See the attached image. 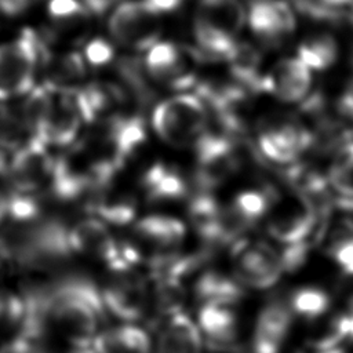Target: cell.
Instances as JSON below:
<instances>
[{"mask_svg":"<svg viewBox=\"0 0 353 353\" xmlns=\"http://www.w3.org/2000/svg\"><path fill=\"white\" fill-rule=\"evenodd\" d=\"M203 341L199 325L179 307L165 312L160 324L154 353H201Z\"/></svg>","mask_w":353,"mask_h":353,"instance_id":"cell-16","label":"cell"},{"mask_svg":"<svg viewBox=\"0 0 353 353\" xmlns=\"http://www.w3.org/2000/svg\"><path fill=\"white\" fill-rule=\"evenodd\" d=\"M159 17L142 0H125L110 12L108 29L119 44L134 50H148L159 41Z\"/></svg>","mask_w":353,"mask_h":353,"instance_id":"cell-9","label":"cell"},{"mask_svg":"<svg viewBox=\"0 0 353 353\" xmlns=\"http://www.w3.org/2000/svg\"><path fill=\"white\" fill-rule=\"evenodd\" d=\"M145 69L152 79L174 88L193 83L189 54L170 41H157L146 50Z\"/></svg>","mask_w":353,"mask_h":353,"instance_id":"cell-15","label":"cell"},{"mask_svg":"<svg viewBox=\"0 0 353 353\" xmlns=\"http://www.w3.org/2000/svg\"><path fill=\"white\" fill-rule=\"evenodd\" d=\"M208 106L200 95L176 94L161 101L152 113L154 132L168 145L183 148L197 143L207 132Z\"/></svg>","mask_w":353,"mask_h":353,"instance_id":"cell-3","label":"cell"},{"mask_svg":"<svg viewBox=\"0 0 353 353\" xmlns=\"http://www.w3.org/2000/svg\"><path fill=\"white\" fill-rule=\"evenodd\" d=\"M266 216L269 234L283 245L307 243L317 223V212L310 199L298 190L277 197Z\"/></svg>","mask_w":353,"mask_h":353,"instance_id":"cell-7","label":"cell"},{"mask_svg":"<svg viewBox=\"0 0 353 353\" xmlns=\"http://www.w3.org/2000/svg\"><path fill=\"white\" fill-rule=\"evenodd\" d=\"M313 142V135L299 123L279 121L261 128L258 134L259 152L280 164L296 160Z\"/></svg>","mask_w":353,"mask_h":353,"instance_id":"cell-13","label":"cell"},{"mask_svg":"<svg viewBox=\"0 0 353 353\" xmlns=\"http://www.w3.org/2000/svg\"><path fill=\"white\" fill-rule=\"evenodd\" d=\"M112 182L95 190L91 208L103 223L127 225L135 219L137 199L124 189H113Z\"/></svg>","mask_w":353,"mask_h":353,"instance_id":"cell-20","label":"cell"},{"mask_svg":"<svg viewBox=\"0 0 353 353\" xmlns=\"http://www.w3.org/2000/svg\"><path fill=\"white\" fill-rule=\"evenodd\" d=\"M196 182L203 192L223 185L241 165L240 154L229 135L207 131L196 143Z\"/></svg>","mask_w":353,"mask_h":353,"instance_id":"cell-8","label":"cell"},{"mask_svg":"<svg viewBox=\"0 0 353 353\" xmlns=\"http://www.w3.org/2000/svg\"><path fill=\"white\" fill-rule=\"evenodd\" d=\"M197 323L200 332L215 343H229L237 335L239 319L233 305L201 303Z\"/></svg>","mask_w":353,"mask_h":353,"instance_id":"cell-24","label":"cell"},{"mask_svg":"<svg viewBox=\"0 0 353 353\" xmlns=\"http://www.w3.org/2000/svg\"><path fill=\"white\" fill-rule=\"evenodd\" d=\"M141 183L142 190L150 201H174L186 193V182L181 172L160 161L148 167Z\"/></svg>","mask_w":353,"mask_h":353,"instance_id":"cell-23","label":"cell"},{"mask_svg":"<svg viewBox=\"0 0 353 353\" xmlns=\"http://www.w3.org/2000/svg\"><path fill=\"white\" fill-rule=\"evenodd\" d=\"M276 199L277 194L269 188L240 190L230 204L225 207L226 222L233 237L266 216Z\"/></svg>","mask_w":353,"mask_h":353,"instance_id":"cell-19","label":"cell"},{"mask_svg":"<svg viewBox=\"0 0 353 353\" xmlns=\"http://www.w3.org/2000/svg\"><path fill=\"white\" fill-rule=\"evenodd\" d=\"M43 68L47 72L44 83L61 88H73V84L85 76V58L76 51L62 55H47Z\"/></svg>","mask_w":353,"mask_h":353,"instance_id":"cell-28","label":"cell"},{"mask_svg":"<svg viewBox=\"0 0 353 353\" xmlns=\"http://www.w3.org/2000/svg\"><path fill=\"white\" fill-rule=\"evenodd\" d=\"M245 22L247 11L239 0H200L194 17V37L203 55L214 61H229Z\"/></svg>","mask_w":353,"mask_h":353,"instance_id":"cell-2","label":"cell"},{"mask_svg":"<svg viewBox=\"0 0 353 353\" xmlns=\"http://www.w3.org/2000/svg\"><path fill=\"white\" fill-rule=\"evenodd\" d=\"M54 164L55 159L48 153V146L33 138L12 153L4 174L17 193L30 196L51 183Z\"/></svg>","mask_w":353,"mask_h":353,"instance_id":"cell-11","label":"cell"},{"mask_svg":"<svg viewBox=\"0 0 353 353\" xmlns=\"http://www.w3.org/2000/svg\"><path fill=\"white\" fill-rule=\"evenodd\" d=\"M325 254L345 272L353 277V218L339 216L327 222L320 232Z\"/></svg>","mask_w":353,"mask_h":353,"instance_id":"cell-22","label":"cell"},{"mask_svg":"<svg viewBox=\"0 0 353 353\" xmlns=\"http://www.w3.org/2000/svg\"><path fill=\"white\" fill-rule=\"evenodd\" d=\"M25 312H26V307H23V305L19 301L0 294V320L8 316L15 319L22 316Z\"/></svg>","mask_w":353,"mask_h":353,"instance_id":"cell-32","label":"cell"},{"mask_svg":"<svg viewBox=\"0 0 353 353\" xmlns=\"http://www.w3.org/2000/svg\"><path fill=\"white\" fill-rule=\"evenodd\" d=\"M10 211V197L0 192V225L7 219Z\"/></svg>","mask_w":353,"mask_h":353,"instance_id":"cell-36","label":"cell"},{"mask_svg":"<svg viewBox=\"0 0 353 353\" xmlns=\"http://www.w3.org/2000/svg\"><path fill=\"white\" fill-rule=\"evenodd\" d=\"M314 1L335 12H341L346 7H353V0H314Z\"/></svg>","mask_w":353,"mask_h":353,"instance_id":"cell-35","label":"cell"},{"mask_svg":"<svg viewBox=\"0 0 353 353\" xmlns=\"http://www.w3.org/2000/svg\"><path fill=\"white\" fill-rule=\"evenodd\" d=\"M330 185L336 194V203L353 212V142L341 146L328 175Z\"/></svg>","mask_w":353,"mask_h":353,"instance_id":"cell-26","label":"cell"},{"mask_svg":"<svg viewBox=\"0 0 353 353\" xmlns=\"http://www.w3.org/2000/svg\"><path fill=\"white\" fill-rule=\"evenodd\" d=\"M37 307L44 323L74 349L91 346L106 310L102 294L80 279L59 285Z\"/></svg>","mask_w":353,"mask_h":353,"instance_id":"cell-1","label":"cell"},{"mask_svg":"<svg viewBox=\"0 0 353 353\" xmlns=\"http://www.w3.org/2000/svg\"><path fill=\"white\" fill-rule=\"evenodd\" d=\"M312 85V70L299 58H284L265 74L262 90L283 102L302 101Z\"/></svg>","mask_w":353,"mask_h":353,"instance_id":"cell-17","label":"cell"},{"mask_svg":"<svg viewBox=\"0 0 353 353\" xmlns=\"http://www.w3.org/2000/svg\"><path fill=\"white\" fill-rule=\"evenodd\" d=\"M234 277L255 290L274 285L284 272L280 252L262 241L241 240L232 250Z\"/></svg>","mask_w":353,"mask_h":353,"instance_id":"cell-10","label":"cell"},{"mask_svg":"<svg viewBox=\"0 0 353 353\" xmlns=\"http://www.w3.org/2000/svg\"><path fill=\"white\" fill-rule=\"evenodd\" d=\"M32 0H0V11L8 17H17L25 12Z\"/></svg>","mask_w":353,"mask_h":353,"instance_id":"cell-33","label":"cell"},{"mask_svg":"<svg viewBox=\"0 0 353 353\" xmlns=\"http://www.w3.org/2000/svg\"><path fill=\"white\" fill-rule=\"evenodd\" d=\"M247 22L252 33L269 46L283 43L296 28L291 6L283 0L252 1L247 11Z\"/></svg>","mask_w":353,"mask_h":353,"instance_id":"cell-14","label":"cell"},{"mask_svg":"<svg viewBox=\"0 0 353 353\" xmlns=\"http://www.w3.org/2000/svg\"><path fill=\"white\" fill-rule=\"evenodd\" d=\"M186 237L185 225L168 215H148L138 219L131 232L130 247L139 261L150 258L154 266L178 255Z\"/></svg>","mask_w":353,"mask_h":353,"instance_id":"cell-6","label":"cell"},{"mask_svg":"<svg viewBox=\"0 0 353 353\" xmlns=\"http://www.w3.org/2000/svg\"><path fill=\"white\" fill-rule=\"evenodd\" d=\"M287 305L294 316L305 320H316L328 312L331 299L321 288L301 287L291 294Z\"/></svg>","mask_w":353,"mask_h":353,"instance_id":"cell-29","label":"cell"},{"mask_svg":"<svg viewBox=\"0 0 353 353\" xmlns=\"http://www.w3.org/2000/svg\"><path fill=\"white\" fill-rule=\"evenodd\" d=\"M85 62L95 68L108 65L114 58V48L103 39H94L85 46L84 51Z\"/></svg>","mask_w":353,"mask_h":353,"instance_id":"cell-31","label":"cell"},{"mask_svg":"<svg viewBox=\"0 0 353 353\" xmlns=\"http://www.w3.org/2000/svg\"><path fill=\"white\" fill-rule=\"evenodd\" d=\"M130 270L113 272V277L101 291L105 309L123 321L139 320L150 299L148 283Z\"/></svg>","mask_w":353,"mask_h":353,"instance_id":"cell-12","label":"cell"},{"mask_svg":"<svg viewBox=\"0 0 353 353\" xmlns=\"http://www.w3.org/2000/svg\"><path fill=\"white\" fill-rule=\"evenodd\" d=\"M156 14H167L178 10L183 0H142Z\"/></svg>","mask_w":353,"mask_h":353,"instance_id":"cell-34","label":"cell"},{"mask_svg":"<svg viewBox=\"0 0 353 353\" xmlns=\"http://www.w3.org/2000/svg\"><path fill=\"white\" fill-rule=\"evenodd\" d=\"M90 10L81 0H51L48 3V15L62 30H72L83 25Z\"/></svg>","mask_w":353,"mask_h":353,"instance_id":"cell-30","label":"cell"},{"mask_svg":"<svg viewBox=\"0 0 353 353\" xmlns=\"http://www.w3.org/2000/svg\"><path fill=\"white\" fill-rule=\"evenodd\" d=\"M91 349L94 353H152V342L142 328L121 324L99 332Z\"/></svg>","mask_w":353,"mask_h":353,"instance_id":"cell-21","label":"cell"},{"mask_svg":"<svg viewBox=\"0 0 353 353\" xmlns=\"http://www.w3.org/2000/svg\"><path fill=\"white\" fill-rule=\"evenodd\" d=\"M68 241L72 254L105 263L112 272L130 270L134 265L124 243L117 241L98 218H85L68 228Z\"/></svg>","mask_w":353,"mask_h":353,"instance_id":"cell-5","label":"cell"},{"mask_svg":"<svg viewBox=\"0 0 353 353\" xmlns=\"http://www.w3.org/2000/svg\"><path fill=\"white\" fill-rule=\"evenodd\" d=\"M47 55L44 43L32 29H23L15 39L0 44V101L29 94Z\"/></svg>","mask_w":353,"mask_h":353,"instance_id":"cell-4","label":"cell"},{"mask_svg":"<svg viewBox=\"0 0 353 353\" xmlns=\"http://www.w3.org/2000/svg\"><path fill=\"white\" fill-rule=\"evenodd\" d=\"M194 292L201 303L236 305L244 295L241 283L233 276L218 270L204 272L194 284Z\"/></svg>","mask_w":353,"mask_h":353,"instance_id":"cell-25","label":"cell"},{"mask_svg":"<svg viewBox=\"0 0 353 353\" xmlns=\"http://www.w3.org/2000/svg\"><path fill=\"white\" fill-rule=\"evenodd\" d=\"M339 47L336 39L330 33H316L306 37L298 46L299 58L310 70L330 69L338 59Z\"/></svg>","mask_w":353,"mask_h":353,"instance_id":"cell-27","label":"cell"},{"mask_svg":"<svg viewBox=\"0 0 353 353\" xmlns=\"http://www.w3.org/2000/svg\"><path fill=\"white\" fill-rule=\"evenodd\" d=\"M292 313L287 303L269 302L259 312L251 341L252 353H280L292 323Z\"/></svg>","mask_w":353,"mask_h":353,"instance_id":"cell-18","label":"cell"}]
</instances>
